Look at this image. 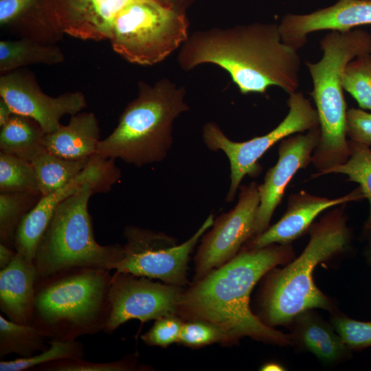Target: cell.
<instances>
[{
  "label": "cell",
  "mask_w": 371,
  "mask_h": 371,
  "mask_svg": "<svg viewBox=\"0 0 371 371\" xmlns=\"http://www.w3.org/2000/svg\"><path fill=\"white\" fill-rule=\"evenodd\" d=\"M133 0H54L63 33L84 40H110L114 21Z\"/></svg>",
  "instance_id": "cell-18"
},
{
  "label": "cell",
  "mask_w": 371,
  "mask_h": 371,
  "mask_svg": "<svg viewBox=\"0 0 371 371\" xmlns=\"http://www.w3.org/2000/svg\"><path fill=\"white\" fill-rule=\"evenodd\" d=\"M284 367L280 363L276 362H267L262 365L260 368V370H284Z\"/></svg>",
  "instance_id": "cell-39"
},
{
  "label": "cell",
  "mask_w": 371,
  "mask_h": 371,
  "mask_svg": "<svg viewBox=\"0 0 371 371\" xmlns=\"http://www.w3.org/2000/svg\"><path fill=\"white\" fill-rule=\"evenodd\" d=\"M49 347L39 353L27 357L10 361H0V371L32 370L36 366L52 361L84 358L85 350L78 341H61L48 339Z\"/></svg>",
  "instance_id": "cell-30"
},
{
  "label": "cell",
  "mask_w": 371,
  "mask_h": 371,
  "mask_svg": "<svg viewBox=\"0 0 371 371\" xmlns=\"http://www.w3.org/2000/svg\"><path fill=\"white\" fill-rule=\"evenodd\" d=\"M320 45L322 59L306 64L313 83L311 95L316 106L320 129L319 141L311 163L318 172H323L344 164L350 157L343 74L353 58L371 53V35L361 30L330 31Z\"/></svg>",
  "instance_id": "cell-6"
},
{
  "label": "cell",
  "mask_w": 371,
  "mask_h": 371,
  "mask_svg": "<svg viewBox=\"0 0 371 371\" xmlns=\"http://www.w3.org/2000/svg\"><path fill=\"white\" fill-rule=\"evenodd\" d=\"M293 257L291 244L242 248L230 260L183 290L177 316L216 325L226 333L229 345L248 337L269 344L292 346L290 334L266 325L253 313L249 303L257 282L271 269L289 263Z\"/></svg>",
  "instance_id": "cell-1"
},
{
  "label": "cell",
  "mask_w": 371,
  "mask_h": 371,
  "mask_svg": "<svg viewBox=\"0 0 371 371\" xmlns=\"http://www.w3.org/2000/svg\"><path fill=\"white\" fill-rule=\"evenodd\" d=\"M40 193L34 168L27 160L0 153V193Z\"/></svg>",
  "instance_id": "cell-29"
},
{
  "label": "cell",
  "mask_w": 371,
  "mask_h": 371,
  "mask_svg": "<svg viewBox=\"0 0 371 371\" xmlns=\"http://www.w3.org/2000/svg\"><path fill=\"white\" fill-rule=\"evenodd\" d=\"M319 137L320 129L318 127L304 134L298 133L291 135L280 141L278 161L267 170L264 182L258 186L260 204L254 236L269 227L271 217L280 204L289 183L300 169L306 168L311 162Z\"/></svg>",
  "instance_id": "cell-15"
},
{
  "label": "cell",
  "mask_w": 371,
  "mask_h": 371,
  "mask_svg": "<svg viewBox=\"0 0 371 371\" xmlns=\"http://www.w3.org/2000/svg\"><path fill=\"white\" fill-rule=\"evenodd\" d=\"M258 186L252 182L240 186L235 207L214 221L212 229L203 236L194 258L193 281L230 260L254 236L260 204Z\"/></svg>",
  "instance_id": "cell-11"
},
{
  "label": "cell",
  "mask_w": 371,
  "mask_h": 371,
  "mask_svg": "<svg viewBox=\"0 0 371 371\" xmlns=\"http://www.w3.org/2000/svg\"><path fill=\"white\" fill-rule=\"evenodd\" d=\"M363 198L360 187L335 199L315 196L301 190L289 196L286 210L276 223L250 238L242 248L291 244L308 231L316 217L324 210Z\"/></svg>",
  "instance_id": "cell-16"
},
{
  "label": "cell",
  "mask_w": 371,
  "mask_h": 371,
  "mask_svg": "<svg viewBox=\"0 0 371 371\" xmlns=\"http://www.w3.org/2000/svg\"><path fill=\"white\" fill-rule=\"evenodd\" d=\"M137 360L135 353L110 362H91L84 358L61 359L39 365L31 371H132L139 370Z\"/></svg>",
  "instance_id": "cell-32"
},
{
  "label": "cell",
  "mask_w": 371,
  "mask_h": 371,
  "mask_svg": "<svg viewBox=\"0 0 371 371\" xmlns=\"http://www.w3.org/2000/svg\"><path fill=\"white\" fill-rule=\"evenodd\" d=\"M91 159L71 160L46 150L41 152L31 161L41 196L52 193L72 181L86 168Z\"/></svg>",
  "instance_id": "cell-25"
},
{
  "label": "cell",
  "mask_w": 371,
  "mask_h": 371,
  "mask_svg": "<svg viewBox=\"0 0 371 371\" xmlns=\"http://www.w3.org/2000/svg\"><path fill=\"white\" fill-rule=\"evenodd\" d=\"M114 161V159L95 155L75 179L52 193L41 196L17 229L13 243L14 250L34 261L40 239L58 205L88 182L93 185L97 193L109 192L120 177Z\"/></svg>",
  "instance_id": "cell-14"
},
{
  "label": "cell",
  "mask_w": 371,
  "mask_h": 371,
  "mask_svg": "<svg viewBox=\"0 0 371 371\" xmlns=\"http://www.w3.org/2000/svg\"><path fill=\"white\" fill-rule=\"evenodd\" d=\"M177 62L185 71L216 65L229 74L243 94L263 93L271 86L291 94L299 87L300 58L282 41L277 24L195 32L181 45Z\"/></svg>",
  "instance_id": "cell-2"
},
{
  "label": "cell",
  "mask_w": 371,
  "mask_h": 371,
  "mask_svg": "<svg viewBox=\"0 0 371 371\" xmlns=\"http://www.w3.org/2000/svg\"><path fill=\"white\" fill-rule=\"evenodd\" d=\"M366 234L368 236V238L365 248V257L368 264L371 267V230Z\"/></svg>",
  "instance_id": "cell-40"
},
{
  "label": "cell",
  "mask_w": 371,
  "mask_h": 371,
  "mask_svg": "<svg viewBox=\"0 0 371 371\" xmlns=\"http://www.w3.org/2000/svg\"><path fill=\"white\" fill-rule=\"evenodd\" d=\"M41 194L34 192L0 194V243L13 248L17 229Z\"/></svg>",
  "instance_id": "cell-28"
},
{
  "label": "cell",
  "mask_w": 371,
  "mask_h": 371,
  "mask_svg": "<svg viewBox=\"0 0 371 371\" xmlns=\"http://www.w3.org/2000/svg\"><path fill=\"white\" fill-rule=\"evenodd\" d=\"M292 346L311 352L325 364H335L350 357V350L333 324L313 309L297 315L288 325Z\"/></svg>",
  "instance_id": "cell-21"
},
{
  "label": "cell",
  "mask_w": 371,
  "mask_h": 371,
  "mask_svg": "<svg viewBox=\"0 0 371 371\" xmlns=\"http://www.w3.org/2000/svg\"><path fill=\"white\" fill-rule=\"evenodd\" d=\"M341 205L312 224L309 241L299 256L264 276L258 316L266 325L288 326L304 311L321 308L331 313L337 309L333 300L315 284L313 271L319 264L344 255L350 246L351 230Z\"/></svg>",
  "instance_id": "cell-3"
},
{
  "label": "cell",
  "mask_w": 371,
  "mask_h": 371,
  "mask_svg": "<svg viewBox=\"0 0 371 371\" xmlns=\"http://www.w3.org/2000/svg\"><path fill=\"white\" fill-rule=\"evenodd\" d=\"M16 251L2 243H0V269L6 267L12 261Z\"/></svg>",
  "instance_id": "cell-37"
},
{
  "label": "cell",
  "mask_w": 371,
  "mask_h": 371,
  "mask_svg": "<svg viewBox=\"0 0 371 371\" xmlns=\"http://www.w3.org/2000/svg\"><path fill=\"white\" fill-rule=\"evenodd\" d=\"M95 193L93 185L88 182L58 205L35 254L38 277L73 267L111 271L123 259V245H101L95 239L88 205Z\"/></svg>",
  "instance_id": "cell-7"
},
{
  "label": "cell",
  "mask_w": 371,
  "mask_h": 371,
  "mask_svg": "<svg viewBox=\"0 0 371 371\" xmlns=\"http://www.w3.org/2000/svg\"><path fill=\"white\" fill-rule=\"evenodd\" d=\"M330 313L331 324L350 350L371 347V322L355 320L337 309Z\"/></svg>",
  "instance_id": "cell-33"
},
{
  "label": "cell",
  "mask_w": 371,
  "mask_h": 371,
  "mask_svg": "<svg viewBox=\"0 0 371 371\" xmlns=\"http://www.w3.org/2000/svg\"><path fill=\"white\" fill-rule=\"evenodd\" d=\"M186 89L168 78L138 82V95L124 108L112 133L100 140L96 155L135 166L164 160L172 146L175 120L190 109Z\"/></svg>",
  "instance_id": "cell-5"
},
{
  "label": "cell",
  "mask_w": 371,
  "mask_h": 371,
  "mask_svg": "<svg viewBox=\"0 0 371 371\" xmlns=\"http://www.w3.org/2000/svg\"><path fill=\"white\" fill-rule=\"evenodd\" d=\"M100 127L92 112L71 115L67 125L43 137L45 149L60 157L71 160L89 159L96 155L100 142Z\"/></svg>",
  "instance_id": "cell-22"
},
{
  "label": "cell",
  "mask_w": 371,
  "mask_h": 371,
  "mask_svg": "<svg viewBox=\"0 0 371 371\" xmlns=\"http://www.w3.org/2000/svg\"><path fill=\"white\" fill-rule=\"evenodd\" d=\"M214 221V215L210 214L191 238L180 245L164 233L126 226L124 230V257L113 269L183 287L188 282L190 255Z\"/></svg>",
  "instance_id": "cell-10"
},
{
  "label": "cell",
  "mask_w": 371,
  "mask_h": 371,
  "mask_svg": "<svg viewBox=\"0 0 371 371\" xmlns=\"http://www.w3.org/2000/svg\"><path fill=\"white\" fill-rule=\"evenodd\" d=\"M287 104L288 114L275 128L247 141L231 140L214 122L203 126L202 137L206 146L212 150L223 151L229 161L231 181L227 202L234 200L245 176L254 177L260 173L258 160L273 145L291 135L319 127L316 109L302 93L289 94Z\"/></svg>",
  "instance_id": "cell-9"
},
{
  "label": "cell",
  "mask_w": 371,
  "mask_h": 371,
  "mask_svg": "<svg viewBox=\"0 0 371 371\" xmlns=\"http://www.w3.org/2000/svg\"><path fill=\"white\" fill-rule=\"evenodd\" d=\"M178 342L191 348L214 343L229 345L227 336L221 328L201 320L183 322Z\"/></svg>",
  "instance_id": "cell-34"
},
{
  "label": "cell",
  "mask_w": 371,
  "mask_h": 371,
  "mask_svg": "<svg viewBox=\"0 0 371 371\" xmlns=\"http://www.w3.org/2000/svg\"><path fill=\"white\" fill-rule=\"evenodd\" d=\"M350 155L344 164L313 174L312 178L329 174H343L350 181L359 184V187L370 204L369 214L363 227L366 234L371 230V149L369 146L355 143L349 139Z\"/></svg>",
  "instance_id": "cell-27"
},
{
  "label": "cell",
  "mask_w": 371,
  "mask_h": 371,
  "mask_svg": "<svg viewBox=\"0 0 371 371\" xmlns=\"http://www.w3.org/2000/svg\"><path fill=\"white\" fill-rule=\"evenodd\" d=\"M45 133L34 120L13 114L0 131L1 152L32 161L45 150Z\"/></svg>",
  "instance_id": "cell-24"
},
{
  "label": "cell",
  "mask_w": 371,
  "mask_h": 371,
  "mask_svg": "<svg viewBox=\"0 0 371 371\" xmlns=\"http://www.w3.org/2000/svg\"><path fill=\"white\" fill-rule=\"evenodd\" d=\"M0 97L14 114L34 120L45 133L58 129L63 116L76 115L87 106L81 91L66 92L56 97L45 94L35 75L24 68L1 74Z\"/></svg>",
  "instance_id": "cell-13"
},
{
  "label": "cell",
  "mask_w": 371,
  "mask_h": 371,
  "mask_svg": "<svg viewBox=\"0 0 371 371\" xmlns=\"http://www.w3.org/2000/svg\"><path fill=\"white\" fill-rule=\"evenodd\" d=\"M183 320L177 315H170L155 320L153 326L141 336L148 346L167 347L179 341Z\"/></svg>",
  "instance_id": "cell-35"
},
{
  "label": "cell",
  "mask_w": 371,
  "mask_h": 371,
  "mask_svg": "<svg viewBox=\"0 0 371 371\" xmlns=\"http://www.w3.org/2000/svg\"><path fill=\"white\" fill-rule=\"evenodd\" d=\"M170 1H171L172 3H174L175 5H177V7H179V8H181L179 4V0H169ZM181 1V0H179Z\"/></svg>",
  "instance_id": "cell-41"
},
{
  "label": "cell",
  "mask_w": 371,
  "mask_h": 371,
  "mask_svg": "<svg viewBox=\"0 0 371 371\" xmlns=\"http://www.w3.org/2000/svg\"><path fill=\"white\" fill-rule=\"evenodd\" d=\"M37 278L34 261L17 252L0 270V309L8 319L32 325Z\"/></svg>",
  "instance_id": "cell-20"
},
{
  "label": "cell",
  "mask_w": 371,
  "mask_h": 371,
  "mask_svg": "<svg viewBox=\"0 0 371 371\" xmlns=\"http://www.w3.org/2000/svg\"><path fill=\"white\" fill-rule=\"evenodd\" d=\"M0 27L15 38L56 44L63 33L54 0H0Z\"/></svg>",
  "instance_id": "cell-19"
},
{
  "label": "cell",
  "mask_w": 371,
  "mask_h": 371,
  "mask_svg": "<svg viewBox=\"0 0 371 371\" xmlns=\"http://www.w3.org/2000/svg\"><path fill=\"white\" fill-rule=\"evenodd\" d=\"M110 270L73 267L37 278L32 325L48 339L74 341L103 331L111 305Z\"/></svg>",
  "instance_id": "cell-4"
},
{
  "label": "cell",
  "mask_w": 371,
  "mask_h": 371,
  "mask_svg": "<svg viewBox=\"0 0 371 371\" xmlns=\"http://www.w3.org/2000/svg\"><path fill=\"white\" fill-rule=\"evenodd\" d=\"M47 339L33 325L18 324L0 315V359L10 354L30 357L49 347Z\"/></svg>",
  "instance_id": "cell-26"
},
{
  "label": "cell",
  "mask_w": 371,
  "mask_h": 371,
  "mask_svg": "<svg viewBox=\"0 0 371 371\" xmlns=\"http://www.w3.org/2000/svg\"><path fill=\"white\" fill-rule=\"evenodd\" d=\"M343 88L362 109L371 111V53L350 60L343 74Z\"/></svg>",
  "instance_id": "cell-31"
},
{
  "label": "cell",
  "mask_w": 371,
  "mask_h": 371,
  "mask_svg": "<svg viewBox=\"0 0 371 371\" xmlns=\"http://www.w3.org/2000/svg\"><path fill=\"white\" fill-rule=\"evenodd\" d=\"M64 60V54L56 44H45L27 38L0 41L1 74L32 65H57Z\"/></svg>",
  "instance_id": "cell-23"
},
{
  "label": "cell",
  "mask_w": 371,
  "mask_h": 371,
  "mask_svg": "<svg viewBox=\"0 0 371 371\" xmlns=\"http://www.w3.org/2000/svg\"><path fill=\"white\" fill-rule=\"evenodd\" d=\"M183 290L181 286L153 281L147 277L115 272L109 292L111 311L103 332L111 334L131 319L145 322L177 315Z\"/></svg>",
  "instance_id": "cell-12"
},
{
  "label": "cell",
  "mask_w": 371,
  "mask_h": 371,
  "mask_svg": "<svg viewBox=\"0 0 371 371\" xmlns=\"http://www.w3.org/2000/svg\"><path fill=\"white\" fill-rule=\"evenodd\" d=\"M366 25H371V0H339L310 14H287L278 25L282 41L297 50L311 32L325 30L346 32Z\"/></svg>",
  "instance_id": "cell-17"
},
{
  "label": "cell",
  "mask_w": 371,
  "mask_h": 371,
  "mask_svg": "<svg viewBox=\"0 0 371 371\" xmlns=\"http://www.w3.org/2000/svg\"><path fill=\"white\" fill-rule=\"evenodd\" d=\"M14 114L10 106L3 99H0V127L3 126Z\"/></svg>",
  "instance_id": "cell-38"
},
{
  "label": "cell",
  "mask_w": 371,
  "mask_h": 371,
  "mask_svg": "<svg viewBox=\"0 0 371 371\" xmlns=\"http://www.w3.org/2000/svg\"><path fill=\"white\" fill-rule=\"evenodd\" d=\"M347 135L350 140L367 146H371V112L351 108L346 113Z\"/></svg>",
  "instance_id": "cell-36"
},
{
  "label": "cell",
  "mask_w": 371,
  "mask_h": 371,
  "mask_svg": "<svg viewBox=\"0 0 371 371\" xmlns=\"http://www.w3.org/2000/svg\"><path fill=\"white\" fill-rule=\"evenodd\" d=\"M188 36L183 11L169 0H133L116 17L109 41L127 62L151 66L164 60Z\"/></svg>",
  "instance_id": "cell-8"
}]
</instances>
